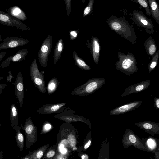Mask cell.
I'll use <instances>...</instances> for the list:
<instances>
[{
	"mask_svg": "<svg viewBox=\"0 0 159 159\" xmlns=\"http://www.w3.org/2000/svg\"><path fill=\"white\" fill-rule=\"evenodd\" d=\"M85 1H86V0H82L83 2L84 3L85 2Z\"/></svg>",
	"mask_w": 159,
	"mask_h": 159,
	"instance_id": "45",
	"label": "cell"
},
{
	"mask_svg": "<svg viewBox=\"0 0 159 159\" xmlns=\"http://www.w3.org/2000/svg\"><path fill=\"white\" fill-rule=\"evenodd\" d=\"M110 28L132 44L135 43L137 36L132 26L123 17L112 15L107 20Z\"/></svg>",
	"mask_w": 159,
	"mask_h": 159,
	"instance_id": "1",
	"label": "cell"
},
{
	"mask_svg": "<svg viewBox=\"0 0 159 159\" xmlns=\"http://www.w3.org/2000/svg\"><path fill=\"white\" fill-rule=\"evenodd\" d=\"M151 14L157 23L159 24V6L156 0H148Z\"/></svg>",
	"mask_w": 159,
	"mask_h": 159,
	"instance_id": "22",
	"label": "cell"
},
{
	"mask_svg": "<svg viewBox=\"0 0 159 159\" xmlns=\"http://www.w3.org/2000/svg\"><path fill=\"white\" fill-rule=\"evenodd\" d=\"M1 35L0 34V42L2 41V39H1Z\"/></svg>",
	"mask_w": 159,
	"mask_h": 159,
	"instance_id": "43",
	"label": "cell"
},
{
	"mask_svg": "<svg viewBox=\"0 0 159 159\" xmlns=\"http://www.w3.org/2000/svg\"><path fill=\"white\" fill-rule=\"evenodd\" d=\"M1 123H0V126H1Z\"/></svg>",
	"mask_w": 159,
	"mask_h": 159,
	"instance_id": "46",
	"label": "cell"
},
{
	"mask_svg": "<svg viewBox=\"0 0 159 159\" xmlns=\"http://www.w3.org/2000/svg\"><path fill=\"white\" fill-rule=\"evenodd\" d=\"M13 128L16 131L15 138L17 144L20 151L22 152L24 148V138L23 134L21 131V128L17 125H15Z\"/></svg>",
	"mask_w": 159,
	"mask_h": 159,
	"instance_id": "21",
	"label": "cell"
},
{
	"mask_svg": "<svg viewBox=\"0 0 159 159\" xmlns=\"http://www.w3.org/2000/svg\"><path fill=\"white\" fill-rule=\"evenodd\" d=\"M143 127L147 130L151 129L153 127V125L151 123L148 122H145L143 124Z\"/></svg>",
	"mask_w": 159,
	"mask_h": 159,
	"instance_id": "36",
	"label": "cell"
},
{
	"mask_svg": "<svg viewBox=\"0 0 159 159\" xmlns=\"http://www.w3.org/2000/svg\"><path fill=\"white\" fill-rule=\"evenodd\" d=\"M134 23L138 27L144 29L149 34L154 32L155 26L151 19L148 18L141 11L135 10L130 13Z\"/></svg>",
	"mask_w": 159,
	"mask_h": 159,
	"instance_id": "4",
	"label": "cell"
},
{
	"mask_svg": "<svg viewBox=\"0 0 159 159\" xmlns=\"http://www.w3.org/2000/svg\"><path fill=\"white\" fill-rule=\"evenodd\" d=\"M29 72L32 81L41 93H44L47 89L44 75L39 70L37 60L32 61L29 69Z\"/></svg>",
	"mask_w": 159,
	"mask_h": 159,
	"instance_id": "5",
	"label": "cell"
},
{
	"mask_svg": "<svg viewBox=\"0 0 159 159\" xmlns=\"http://www.w3.org/2000/svg\"><path fill=\"white\" fill-rule=\"evenodd\" d=\"M91 134V132H89L86 138L83 141V146H79L81 150L83 152H84L91 144L92 140Z\"/></svg>",
	"mask_w": 159,
	"mask_h": 159,
	"instance_id": "30",
	"label": "cell"
},
{
	"mask_svg": "<svg viewBox=\"0 0 159 159\" xmlns=\"http://www.w3.org/2000/svg\"><path fill=\"white\" fill-rule=\"evenodd\" d=\"M18 110L16 105L14 103L11 105L10 108V121L11 123L10 127H13L18 123Z\"/></svg>",
	"mask_w": 159,
	"mask_h": 159,
	"instance_id": "24",
	"label": "cell"
},
{
	"mask_svg": "<svg viewBox=\"0 0 159 159\" xmlns=\"http://www.w3.org/2000/svg\"><path fill=\"white\" fill-rule=\"evenodd\" d=\"M29 50L26 48L20 49L15 54L10 56L1 64L0 67L2 68L9 66L11 62H20L24 61L28 54Z\"/></svg>",
	"mask_w": 159,
	"mask_h": 159,
	"instance_id": "15",
	"label": "cell"
},
{
	"mask_svg": "<svg viewBox=\"0 0 159 159\" xmlns=\"http://www.w3.org/2000/svg\"><path fill=\"white\" fill-rule=\"evenodd\" d=\"M60 126L64 132L67 142L72 151H76L79 139L78 130L71 123H63Z\"/></svg>",
	"mask_w": 159,
	"mask_h": 159,
	"instance_id": "8",
	"label": "cell"
},
{
	"mask_svg": "<svg viewBox=\"0 0 159 159\" xmlns=\"http://www.w3.org/2000/svg\"><path fill=\"white\" fill-rule=\"evenodd\" d=\"M155 104L156 107L159 109V99L157 98L155 100Z\"/></svg>",
	"mask_w": 159,
	"mask_h": 159,
	"instance_id": "41",
	"label": "cell"
},
{
	"mask_svg": "<svg viewBox=\"0 0 159 159\" xmlns=\"http://www.w3.org/2000/svg\"><path fill=\"white\" fill-rule=\"evenodd\" d=\"M4 78V77H0V80H1Z\"/></svg>",
	"mask_w": 159,
	"mask_h": 159,
	"instance_id": "44",
	"label": "cell"
},
{
	"mask_svg": "<svg viewBox=\"0 0 159 159\" xmlns=\"http://www.w3.org/2000/svg\"><path fill=\"white\" fill-rule=\"evenodd\" d=\"M52 124L49 121H45L43 124L41 131V134H45L49 132L53 128Z\"/></svg>",
	"mask_w": 159,
	"mask_h": 159,
	"instance_id": "32",
	"label": "cell"
},
{
	"mask_svg": "<svg viewBox=\"0 0 159 159\" xmlns=\"http://www.w3.org/2000/svg\"><path fill=\"white\" fill-rule=\"evenodd\" d=\"M79 32L78 30H74L71 31L70 33V40H73L75 39L78 36Z\"/></svg>",
	"mask_w": 159,
	"mask_h": 159,
	"instance_id": "35",
	"label": "cell"
},
{
	"mask_svg": "<svg viewBox=\"0 0 159 159\" xmlns=\"http://www.w3.org/2000/svg\"><path fill=\"white\" fill-rule=\"evenodd\" d=\"M29 42L28 40L20 37H7L0 43V50L23 46L27 44Z\"/></svg>",
	"mask_w": 159,
	"mask_h": 159,
	"instance_id": "11",
	"label": "cell"
},
{
	"mask_svg": "<svg viewBox=\"0 0 159 159\" xmlns=\"http://www.w3.org/2000/svg\"><path fill=\"white\" fill-rule=\"evenodd\" d=\"M118 56L119 60L115 63L117 70L128 76L137 72V60L132 53L128 52L125 54L119 51Z\"/></svg>",
	"mask_w": 159,
	"mask_h": 159,
	"instance_id": "2",
	"label": "cell"
},
{
	"mask_svg": "<svg viewBox=\"0 0 159 159\" xmlns=\"http://www.w3.org/2000/svg\"><path fill=\"white\" fill-rule=\"evenodd\" d=\"M150 82V80H148L130 86L125 90L121 96H124L130 94L143 91L149 86Z\"/></svg>",
	"mask_w": 159,
	"mask_h": 159,
	"instance_id": "16",
	"label": "cell"
},
{
	"mask_svg": "<svg viewBox=\"0 0 159 159\" xmlns=\"http://www.w3.org/2000/svg\"><path fill=\"white\" fill-rule=\"evenodd\" d=\"M12 84L15 86L14 92L16 97L18 99L20 107H22L24 102V87L23 75L20 71L18 72L16 80Z\"/></svg>",
	"mask_w": 159,
	"mask_h": 159,
	"instance_id": "13",
	"label": "cell"
},
{
	"mask_svg": "<svg viewBox=\"0 0 159 159\" xmlns=\"http://www.w3.org/2000/svg\"><path fill=\"white\" fill-rule=\"evenodd\" d=\"M133 2H134L139 4L143 7L146 13L150 16L151 14L148 0H131Z\"/></svg>",
	"mask_w": 159,
	"mask_h": 159,
	"instance_id": "29",
	"label": "cell"
},
{
	"mask_svg": "<svg viewBox=\"0 0 159 159\" xmlns=\"http://www.w3.org/2000/svg\"><path fill=\"white\" fill-rule=\"evenodd\" d=\"M106 80L102 77L90 78L87 82L72 91L71 94L84 96L91 94L101 88L105 84Z\"/></svg>",
	"mask_w": 159,
	"mask_h": 159,
	"instance_id": "3",
	"label": "cell"
},
{
	"mask_svg": "<svg viewBox=\"0 0 159 159\" xmlns=\"http://www.w3.org/2000/svg\"><path fill=\"white\" fill-rule=\"evenodd\" d=\"M144 45L146 51L149 55L154 54L156 51V46L155 41L151 37H149L146 39L144 43Z\"/></svg>",
	"mask_w": 159,
	"mask_h": 159,
	"instance_id": "23",
	"label": "cell"
},
{
	"mask_svg": "<svg viewBox=\"0 0 159 159\" xmlns=\"http://www.w3.org/2000/svg\"><path fill=\"white\" fill-rule=\"evenodd\" d=\"M58 144L57 143L48 147L44 152L42 158L43 159H53L57 152Z\"/></svg>",
	"mask_w": 159,
	"mask_h": 159,
	"instance_id": "26",
	"label": "cell"
},
{
	"mask_svg": "<svg viewBox=\"0 0 159 159\" xmlns=\"http://www.w3.org/2000/svg\"><path fill=\"white\" fill-rule=\"evenodd\" d=\"M9 75L7 76L6 80L7 82H11L12 79H14V77L12 75V73L11 70H9L8 72Z\"/></svg>",
	"mask_w": 159,
	"mask_h": 159,
	"instance_id": "38",
	"label": "cell"
},
{
	"mask_svg": "<svg viewBox=\"0 0 159 159\" xmlns=\"http://www.w3.org/2000/svg\"><path fill=\"white\" fill-rule=\"evenodd\" d=\"M3 151H1L0 152V159H2L3 158Z\"/></svg>",
	"mask_w": 159,
	"mask_h": 159,
	"instance_id": "42",
	"label": "cell"
},
{
	"mask_svg": "<svg viewBox=\"0 0 159 159\" xmlns=\"http://www.w3.org/2000/svg\"><path fill=\"white\" fill-rule=\"evenodd\" d=\"M75 111L70 109L65 108L61 113L54 115L53 117L65 122L66 123L81 122L87 124L91 129L90 121L81 115H75Z\"/></svg>",
	"mask_w": 159,
	"mask_h": 159,
	"instance_id": "7",
	"label": "cell"
},
{
	"mask_svg": "<svg viewBox=\"0 0 159 159\" xmlns=\"http://www.w3.org/2000/svg\"><path fill=\"white\" fill-rule=\"evenodd\" d=\"M73 58L75 64L80 69L85 70H89L91 67L78 55L77 52L74 51L73 53Z\"/></svg>",
	"mask_w": 159,
	"mask_h": 159,
	"instance_id": "25",
	"label": "cell"
},
{
	"mask_svg": "<svg viewBox=\"0 0 159 159\" xmlns=\"http://www.w3.org/2000/svg\"><path fill=\"white\" fill-rule=\"evenodd\" d=\"M66 10L68 16H69L71 11V0H64Z\"/></svg>",
	"mask_w": 159,
	"mask_h": 159,
	"instance_id": "33",
	"label": "cell"
},
{
	"mask_svg": "<svg viewBox=\"0 0 159 159\" xmlns=\"http://www.w3.org/2000/svg\"><path fill=\"white\" fill-rule=\"evenodd\" d=\"M64 44L62 39H60L56 43L53 54V63L56 64L61 57Z\"/></svg>",
	"mask_w": 159,
	"mask_h": 159,
	"instance_id": "20",
	"label": "cell"
},
{
	"mask_svg": "<svg viewBox=\"0 0 159 159\" xmlns=\"http://www.w3.org/2000/svg\"><path fill=\"white\" fill-rule=\"evenodd\" d=\"M59 82L57 78L53 77L48 82L47 89L48 93L50 95L55 92L57 90Z\"/></svg>",
	"mask_w": 159,
	"mask_h": 159,
	"instance_id": "27",
	"label": "cell"
},
{
	"mask_svg": "<svg viewBox=\"0 0 159 159\" xmlns=\"http://www.w3.org/2000/svg\"><path fill=\"white\" fill-rule=\"evenodd\" d=\"M52 38L47 36L42 43L38 54V58L41 66L44 68L47 66L48 57L52 46Z\"/></svg>",
	"mask_w": 159,
	"mask_h": 159,
	"instance_id": "9",
	"label": "cell"
},
{
	"mask_svg": "<svg viewBox=\"0 0 159 159\" xmlns=\"http://www.w3.org/2000/svg\"><path fill=\"white\" fill-rule=\"evenodd\" d=\"M76 151L78 152V155L79 157L81 159H88L89 158L88 155L83 152L79 147H77V149Z\"/></svg>",
	"mask_w": 159,
	"mask_h": 159,
	"instance_id": "34",
	"label": "cell"
},
{
	"mask_svg": "<svg viewBox=\"0 0 159 159\" xmlns=\"http://www.w3.org/2000/svg\"><path fill=\"white\" fill-rule=\"evenodd\" d=\"M6 84H0V94L2 92V90L5 88Z\"/></svg>",
	"mask_w": 159,
	"mask_h": 159,
	"instance_id": "39",
	"label": "cell"
},
{
	"mask_svg": "<svg viewBox=\"0 0 159 159\" xmlns=\"http://www.w3.org/2000/svg\"><path fill=\"white\" fill-rule=\"evenodd\" d=\"M49 144H45L32 152L29 151V153L21 159H40L49 147Z\"/></svg>",
	"mask_w": 159,
	"mask_h": 159,
	"instance_id": "18",
	"label": "cell"
},
{
	"mask_svg": "<svg viewBox=\"0 0 159 159\" xmlns=\"http://www.w3.org/2000/svg\"><path fill=\"white\" fill-rule=\"evenodd\" d=\"M0 23L10 27H16L23 30L30 29L21 20L13 17L8 13L0 11Z\"/></svg>",
	"mask_w": 159,
	"mask_h": 159,
	"instance_id": "10",
	"label": "cell"
},
{
	"mask_svg": "<svg viewBox=\"0 0 159 159\" xmlns=\"http://www.w3.org/2000/svg\"><path fill=\"white\" fill-rule=\"evenodd\" d=\"M86 42V46L89 49L94 63L98 64L100 52V44L98 39L97 37L93 36Z\"/></svg>",
	"mask_w": 159,
	"mask_h": 159,
	"instance_id": "14",
	"label": "cell"
},
{
	"mask_svg": "<svg viewBox=\"0 0 159 159\" xmlns=\"http://www.w3.org/2000/svg\"><path fill=\"white\" fill-rule=\"evenodd\" d=\"M94 0H89L87 6L85 7L83 13V17L90 14L92 12Z\"/></svg>",
	"mask_w": 159,
	"mask_h": 159,
	"instance_id": "31",
	"label": "cell"
},
{
	"mask_svg": "<svg viewBox=\"0 0 159 159\" xmlns=\"http://www.w3.org/2000/svg\"><path fill=\"white\" fill-rule=\"evenodd\" d=\"M67 107V103L61 102L55 104L48 103L43 105L38 109L37 112L41 114H58Z\"/></svg>",
	"mask_w": 159,
	"mask_h": 159,
	"instance_id": "12",
	"label": "cell"
},
{
	"mask_svg": "<svg viewBox=\"0 0 159 159\" xmlns=\"http://www.w3.org/2000/svg\"><path fill=\"white\" fill-rule=\"evenodd\" d=\"M129 142L132 143H135L137 141V139L133 134H130L128 137Z\"/></svg>",
	"mask_w": 159,
	"mask_h": 159,
	"instance_id": "37",
	"label": "cell"
},
{
	"mask_svg": "<svg viewBox=\"0 0 159 159\" xmlns=\"http://www.w3.org/2000/svg\"><path fill=\"white\" fill-rule=\"evenodd\" d=\"M8 13L11 16L20 20H26L27 16L24 11L17 6L11 7L7 10Z\"/></svg>",
	"mask_w": 159,
	"mask_h": 159,
	"instance_id": "19",
	"label": "cell"
},
{
	"mask_svg": "<svg viewBox=\"0 0 159 159\" xmlns=\"http://www.w3.org/2000/svg\"><path fill=\"white\" fill-rule=\"evenodd\" d=\"M6 52L4 51L0 52V61L3 59L6 54Z\"/></svg>",
	"mask_w": 159,
	"mask_h": 159,
	"instance_id": "40",
	"label": "cell"
},
{
	"mask_svg": "<svg viewBox=\"0 0 159 159\" xmlns=\"http://www.w3.org/2000/svg\"><path fill=\"white\" fill-rule=\"evenodd\" d=\"M20 127L24 131L26 135L25 148L29 149L37 141V127L34 125L30 117L26 119L25 125L23 126L21 124Z\"/></svg>",
	"mask_w": 159,
	"mask_h": 159,
	"instance_id": "6",
	"label": "cell"
},
{
	"mask_svg": "<svg viewBox=\"0 0 159 159\" xmlns=\"http://www.w3.org/2000/svg\"><path fill=\"white\" fill-rule=\"evenodd\" d=\"M148 64V72L150 73L154 69L157 65L159 58V50L154 54Z\"/></svg>",
	"mask_w": 159,
	"mask_h": 159,
	"instance_id": "28",
	"label": "cell"
},
{
	"mask_svg": "<svg viewBox=\"0 0 159 159\" xmlns=\"http://www.w3.org/2000/svg\"><path fill=\"white\" fill-rule=\"evenodd\" d=\"M141 101L132 102L116 108L110 112V115H118L125 113L136 108L141 104Z\"/></svg>",
	"mask_w": 159,
	"mask_h": 159,
	"instance_id": "17",
	"label": "cell"
}]
</instances>
